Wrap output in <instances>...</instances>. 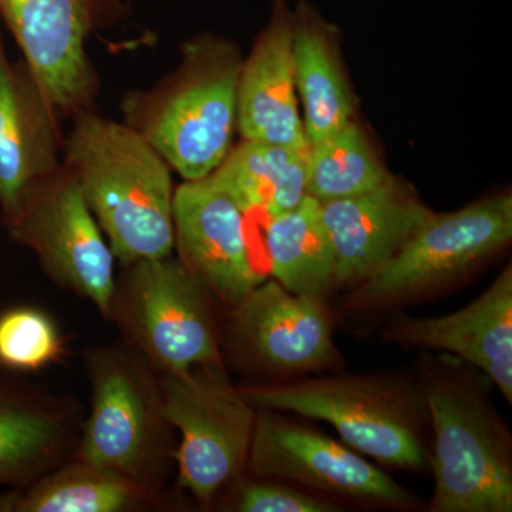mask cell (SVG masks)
I'll use <instances>...</instances> for the list:
<instances>
[{"instance_id":"1","label":"cell","mask_w":512,"mask_h":512,"mask_svg":"<svg viewBox=\"0 0 512 512\" xmlns=\"http://www.w3.org/2000/svg\"><path fill=\"white\" fill-rule=\"evenodd\" d=\"M419 380L433 441L430 512H511L512 440L493 404L494 383L447 353L424 352Z\"/></svg>"},{"instance_id":"2","label":"cell","mask_w":512,"mask_h":512,"mask_svg":"<svg viewBox=\"0 0 512 512\" xmlns=\"http://www.w3.org/2000/svg\"><path fill=\"white\" fill-rule=\"evenodd\" d=\"M64 138L69 167L114 258L127 265L174 252L171 167L123 121L96 110L72 119Z\"/></svg>"},{"instance_id":"3","label":"cell","mask_w":512,"mask_h":512,"mask_svg":"<svg viewBox=\"0 0 512 512\" xmlns=\"http://www.w3.org/2000/svg\"><path fill=\"white\" fill-rule=\"evenodd\" d=\"M242 62L231 40L191 37L173 72L151 89L123 97V123L146 138L184 181L207 178L228 156L238 130Z\"/></svg>"},{"instance_id":"4","label":"cell","mask_w":512,"mask_h":512,"mask_svg":"<svg viewBox=\"0 0 512 512\" xmlns=\"http://www.w3.org/2000/svg\"><path fill=\"white\" fill-rule=\"evenodd\" d=\"M255 409L293 413L335 427L343 443L383 466L429 467V412L416 373L302 376L239 387Z\"/></svg>"},{"instance_id":"5","label":"cell","mask_w":512,"mask_h":512,"mask_svg":"<svg viewBox=\"0 0 512 512\" xmlns=\"http://www.w3.org/2000/svg\"><path fill=\"white\" fill-rule=\"evenodd\" d=\"M86 367L92 410L74 458L158 491L174 451L157 370L127 343L90 350Z\"/></svg>"},{"instance_id":"6","label":"cell","mask_w":512,"mask_h":512,"mask_svg":"<svg viewBox=\"0 0 512 512\" xmlns=\"http://www.w3.org/2000/svg\"><path fill=\"white\" fill-rule=\"evenodd\" d=\"M511 239L512 197L507 192L456 212H433L399 254L356 286L346 306L373 315L437 296L503 251Z\"/></svg>"},{"instance_id":"7","label":"cell","mask_w":512,"mask_h":512,"mask_svg":"<svg viewBox=\"0 0 512 512\" xmlns=\"http://www.w3.org/2000/svg\"><path fill=\"white\" fill-rule=\"evenodd\" d=\"M214 298L173 255L124 265L110 319L157 372L224 363Z\"/></svg>"},{"instance_id":"8","label":"cell","mask_w":512,"mask_h":512,"mask_svg":"<svg viewBox=\"0 0 512 512\" xmlns=\"http://www.w3.org/2000/svg\"><path fill=\"white\" fill-rule=\"evenodd\" d=\"M164 413L180 431L178 485L208 507L248 464L256 409L229 380L224 363L161 373Z\"/></svg>"},{"instance_id":"9","label":"cell","mask_w":512,"mask_h":512,"mask_svg":"<svg viewBox=\"0 0 512 512\" xmlns=\"http://www.w3.org/2000/svg\"><path fill=\"white\" fill-rule=\"evenodd\" d=\"M131 16V0H0L3 28L62 119L96 110L100 74L87 43Z\"/></svg>"},{"instance_id":"10","label":"cell","mask_w":512,"mask_h":512,"mask_svg":"<svg viewBox=\"0 0 512 512\" xmlns=\"http://www.w3.org/2000/svg\"><path fill=\"white\" fill-rule=\"evenodd\" d=\"M3 224L13 241L36 255L50 279L89 299L110 319L116 258L66 164L37 181Z\"/></svg>"},{"instance_id":"11","label":"cell","mask_w":512,"mask_h":512,"mask_svg":"<svg viewBox=\"0 0 512 512\" xmlns=\"http://www.w3.org/2000/svg\"><path fill=\"white\" fill-rule=\"evenodd\" d=\"M227 349L241 372L275 383L339 372L335 315L326 299L299 295L275 279L262 281L232 308Z\"/></svg>"},{"instance_id":"12","label":"cell","mask_w":512,"mask_h":512,"mask_svg":"<svg viewBox=\"0 0 512 512\" xmlns=\"http://www.w3.org/2000/svg\"><path fill=\"white\" fill-rule=\"evenodd\" d=\"M248 463L252 473L264 480L288 481L318 493L380 507H417L409 490L348 444L274 410L256 409Z\"/></svg>"},{"instance_id":"13","label":"cell","mask_w":512,"mask_h":512,"mask_svg":"<svg viewBox=\"0 0 512 512\" xmlns=\"http://www.w3.org/2000/svg\"><path fill=\"white\" fill-rule=\"evenodd\" d=\"M245 212L210 177L184 181L174 191V251L178 261L227 311L264 276L256 271Z\"/></svg>"},{"instance_id":"14","label":"cell","mask_w":512,"mask_h":512,"mask_svg":"<svg viewBox=\"0 0 512 512\" xmlns=\"http://www.w3.org/2000/svg\"><path fill=\"white\" fill-rule=\"evenodd\" d=\"M382 339L402 349L447 353L490 377L512 403V268L463 309L437 318L397 315Z\"/></svg>"},{"instance_id":"15","label":"cell","mask_w":512,"mask_h":512,"mask_svg":"<svg viewBox=\"0 0 512 512\" xmlns=\"http://www.w3.org/2000/svg\"><path fill=\"white\" fill-rule=\"evenodd\" d=\"M62 117L23 60L6 52L0 20V212L8 221L26 192L63 163Z\"/></svg>"},{"instance_id":"16","label":"cell","mask_w":512,"mask_h":512,"mask_svg":"<svg viewBox=\"0 0 512 512\" xmlns=\"http://www.w3.org/2000/svg\"><path fill=\"white\" fill-rule=\"evenodd\" d=\"M320 208L338 289L357 286L376 274L433 214L392 175L373 190L325 202Z\"/></svg>"},{"instance_id":"17","label":"cell","mask_w":512,"mask_h":512,"mask_svg":"<svg viewBox=\"0 0 512 512\" xmlns=\"http://www.w3.org/2000/svg\"><path fill=\"white\" fill-rule=\"evenodd\" d=\"M82 427L72 400L0 366V487L20 490L73 460Z\"/></svg>"},{"instance_id":"18","label":"cell","mask_w":512,"mask_h":512,"mask_svg":"<svg viewBox=\"0 0 512 512\" xmlns=\"http://www.w3.org/2000/svg\"><path fill=\"white\" fill-rule=\"evenodd\" d=\"M293 12L272 0L268 25L242 62L238 131L244 140L308 148L296 93L292 57Z\"/></svg>"},{"instance_id":"19","label":"cell","mask_w":512,"mask_h":512,"mask_svg":"<svg viewBox=\"0 0 512 512\" xmlns=\"http://www.w3.org/2000/svg\"><path fill=\"white\" fill-rule=\"evenodd\" d=\"M292 57L303 130L311 146L350 123L356 101L340 56L338 30L306 2L293 12Z\"/></svg>"},{"instance_id":"20","label":"cell","mask_w":512,"mask_h":512,"mask_svg":"<svg viewBox=\"0 0 512 512\" xmlns=\"http://www.w3.org/2000/svg\"><path fill=\"white\" fill-rule=\"evenodd\" d=\"M208 177L245 214L261 212L269 220L291 211L308 195V148L242 138Z\"/></svg>"},{"instance_id":"21","label":"cell","mask_w":512,"mask_h":512,"mask_svg":"<svg viewBox=\"0 0 512 512\" xmlns=\"http://www.w3.org/2000/svg\"><path fill=\"white\" fill-rule=\"evenodd\" d=\"M158 495L130 478L73 458L0 500V511L127 512L153 507Z\"/></svg>"},{"instance_id":"22","label":"cell","mask_w":512,"mask_h":512,"mask_svg":"<svg viewBox=\"0 0 512 512\" xmlns=\"http://www.w3.org/2000/svg\"><path fill=\"white\" fill-rule=\"evenodd\" d=\"M265 245L271 274L288 291L326 299L338 289L332 245L315 198L306 195L291 211L269 218Z\"/></svg>"},{"instance_id":"23","label":"cell","mask_w":512,"mask_h":512,"mask_svg":"<svg viewBox=\"0 0 512 512\" xmlns=\"http://www.w3.org/2000/svg\"><path fill=\"white\" fill-rule=\"evenodd\" d=\"M387 177L369 137L355 119L308 147L306 192L320 204L373 190Z\"/></svg>"},{"instance_id":"24","label":"cell","mask_w":512,"mask_h":512,"mask_svg":"<svg viewBox=\"0 0 512 512\" xmlns=\"http://www.w3.org/2000/svg\"><path fill=\"white\" fill-rule=\"evenodd\" d=\"M62 352V339L46 313L16 308L0 315V366L5 369L35 372Z\"/></svg>"},{"instance_id":"25","label":"cell","mask_w":512,"mask_h":512,"mask_svg":"<svg viewBox=\"0 0 512 512\" xmlns=\"http://www.w3.org/2000/svg\"><path fill=\"white\" fill-rule=\"evenodd\" d=\"M255 481L241 488L235 510L241 512H339L338 504L322 500L298 490L275 483L274 480Z\"/></svg>"}]
</instances>
